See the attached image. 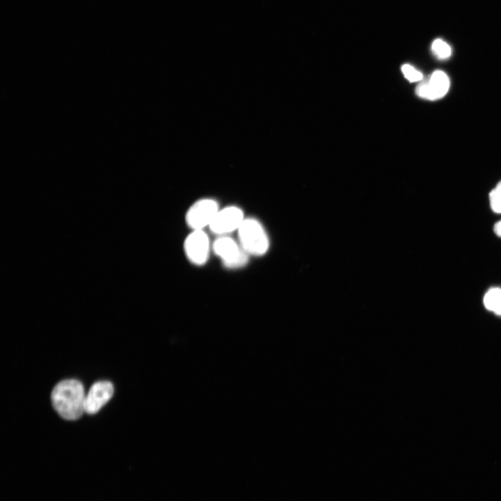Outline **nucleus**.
<instances>
[{
  "instance_id": "1",
  "label": "nucleus",
  "mask_w": 501,
  "mask_h": 501,
  "mask_svg": "<svg viewBox=\"0 0 501 501\" xmlns=\"http://www.w3.org/2000/svg\"><path fill=\"white\" fill-rule=\"evenodd\" d=\"M84 390L82 383L76 379H65L53 388L51 399L59 415L67 420H76L85 412Z\"/></svg>"
},
{
  "instance_id": "2",
  "label": "nucleus",
  "mask_w": 501,
  "mask_h": 501,
  "mask_svg": "<svg viewBox=\"0 0 501 501\" xmlns=\"http://www.w3.org/2000/svg\"><path fill=\"white\" fill-rule=\"evenodd\" d=\"M238 241L244 250L253 256H262L269 248L268 234L256 218H246L237 230Z\"/></svg>"
},
{
  "instance_id": "3",
  "label": "nucleus",
  "mask_w": 501,
  "mask_h": 501,
  "mask_svg": "<svg viewBox=\"0 0 501 501\" xmlns=\"http://www.w3.org/2000/svg\"><path fill=\"white\" fill-rule=\"evenodd\" d=\"M212 249L228 268L243 267L248 262L250 255L239 241L228 235L218 236L213 242Z\"/></svg>"
},
{
  "instance_id": "4",
  "label": "nucleus",
  "mask_w": 501,
  "mask_h": 501,
  "mask_svg": "<svg viewBox=\"0 0 501 501\" xmlns=\"http://www.w3.org/2000/svg\"><path fill=\"white\" fill-rule=\"evenodd\" d=\"M217 201L212 198H202L194 202L188 209L185 221L192 230H204L210 225L219 210Z\"/></svg>"
},
{
  "instance_id": "5",
  "label": "nucleus",
  "mask_w": 501,
  "mask_h": 501,
  "mask_svg": "<svg viewBox=\"0 0 501 501\" xmlns=\"http://www.w3.org/2000/svg\"><path fill=\"white\" fill-rule=\"evenodd\" d=\"M212 248L208 235L204 230H195L186 237L184 243V253L194 265H204L208 260Z\"/></svg>"
},
{
  "instance_id": "6",
  "label": "nucleus",
  "mask_w": 501,
  "mask_h": 501,
  "mask_svg": "<svg viewBox=\"0 0 501 501\" xmlns=\"http://www.w3.org/2000/svg\"><path fill=\"white\" fill-rule=\"evenodd\" d=\"M245 218L240 207L228 206L218 210L209 228L218 236L228 235L234 231L237 232Z\"/></svg>"
},
{
  "instance_id": "7",
  "label": "nucleus",
  "mask_w": 501,
  "mask_h": 501,
  "mask_svg": "<svg viewBox=\"0 0 501 501\" xmlns=\"http://www.w3.org/2000/svg\"><path fill=\"white\" fill-rule=\"evenodd\" d=\"M450 81L445 72L434 71L427 81L420 84L415 90L421 98L436 100L443 97L449 90Z\"/></svg>"
},
{
  "instance_id": "8",
  "label": "nucleus",
  "mask_w": 501,
  "mask_h": 501,
  "mask_svg": "<svg viewBox=\"0 0 501 501\" xmlns=\"http://www.w3.org/2000/svg\"><path fill=\"white\" fill-rule=\"evenodd\" d=\"M113 391V385L109 381L95 383L85 397V412L90 415L96 413L111 398Z\"/></svg>"
},
{
  "instance_id": "9",
  "label": "nucleus",
  "mask_w": 501,
  "mask_h": 501,
  "mask_svg": "<svg viewBox=\"0 0 501 501\" xmlns=\"http://www.w3.org/2000/svg\"><path fill=\"white\" fill-rule=\"evenodd\" d=\"M484 304L488 310L501 315V289H490L484 295Z\"/></svg>"
},
{
  "instance_id": "10",
  "label": "nucleus",
  "mask_w": 501,
  "mask_h": 501,
  "mask_svg": "<svg viewBox=\"0 0 501 501\" xmlns=\"http://www.w3.org/2000/svg\"><path fill=\"white\" fill-rule=\"evenodd\" d=\"M431 51L438 59L445 60L452 54L450 46L441 39H436L431 45Z\"/></svg>"
},
{
  "instance_id": "11",
  "label": "nucleus",
  "mask_w": 501,
  "mask_h": 501,
  "mask_svg": "<svg viewBox=\"0 0 501 501\" xmlns=\"http://www.w3.org/2000/svg\"><path fill=\"white\" fill-rule=\"evenodd\" d=\"M489 200L493 211L501 213V181L489 193Z\"/></svg>"
},
{
  "instance_id": "12",
  "label": "nucleus",
  "mask_w": 501,
  "mask_h": 501,
  "mask_svg": "<svg viewBox=\"0 0 501 501\" xmlns=\"http://www.w3.org/2000/svg\"><path fill=\"white\" fill-rule=\"evenodd\" d=\"M401 71L410 82H416L422 79V73L408 64L402 65Z\"/></svg>"
},
{
  "instance_id": "13",
  "label": "nucleus",
  "mask_w": 501,
  "mask_h": 501,
  "mask_svg": "<svg viewBox=\"0 0 501 501\" xmlns=\"http://www.w3.org/2000/svg\"><path fill=\"white\" fill-rule=\"evenodd\" d=\"M493 230L495 234L501 237V221L495 224Z\"/></svg>"
}]
</instances>
